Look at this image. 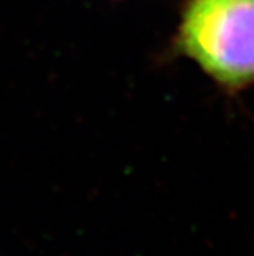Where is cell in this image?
Listing matches in <instances>:
<instances>
[{"instance_id":"1","label":"cell","mask_w":254,"mask_h":256,"mask_svg":"<svg viewBox=\"0 0 254 256\" xmlns=\"http://www.w3.org/2000/svg\"><path fill=\"white\" fill-rule=\"evenodd\" d=\"M177 46L225 88L254 83V0H190Z\"/></svg>"}]
</instances>
